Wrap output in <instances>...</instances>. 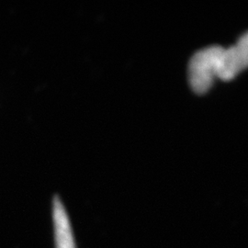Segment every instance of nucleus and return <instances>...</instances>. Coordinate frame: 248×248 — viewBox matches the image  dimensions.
<instances>
[{
    "label": "nucleus",
    "mask_w": 248,
    "mask_h": 248,
    "mask_svg": "<svg viewBox=\"0 0 248 248\" xmlns=\"http://www.w3.org/2000/svg\"><path fill=\"white\" fill-rule=\"evenodd\" d=\"M223 47L210 45L197 51L188 63V82L196 93L202 94L209 90L217 78L219 62Z\"/></svg>",
    "instance_id": "1"
},
{
    "label": "nucleus",
    "mask_w": 248,
    "mask_h": 248,
    "mask_svg": "<svg viewBox=\"0 0 248 248\" xmlns=\"http://www.w3.org/2000/svg\"><path fill=\"white\" fill-rule=\"evenodd\" d=\"M53 220L56 248H77L68 215L58 197L53 201Z\"/></svg>",
    "instance_id": "2"
}]
</instances>
